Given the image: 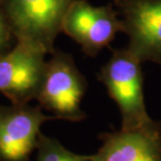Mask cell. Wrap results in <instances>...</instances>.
Instances as JSON below:
<instances>
[{
	"label": "cell",
	"mask_w": 161,
	"mask_h": 161,
	"mask_svg": "<svg viewBox=\"0 0 161 161\" xmlns=\"http://www.w3.org/2000/svg\"><path fill=\"white\" fill-rule=\"evenodd\" d=\"M73 0H0L18 43L44 54L54 51V41Z\"/></svg>",
	"instance_id": "6da1fadb"
},
{
	"label": "cell",
	"mask_w": 161,
	"mask_h": 161,
	"mask_svg": "<svg viewBox=\"0 0 161 161\" xmlns=\"http://www.w3.org/2000/svg\"><path fill=\"white\" fill-rule=\"evenodd\" d=\"M17 43L5 12L0 5V56L8 53Z\"/></svg>",
	"instance_id": "30bf717a"
},
{
	"label": "cell",
	"mask_w": 161,
	"mask_h": 161,
	"mask_svg": "<svg viewBox=\"0 0 161 161\" xmlns=\"http://www.w3.org/2000/svg\"><path fill=\"white\" fill-rule=\"evenodd\" d=\"M128 50L141 63L161 64V0H115Z\"/></svg>",
	"instance_id": "277c9868"
},
{
	"label": "cell",
	"mask_w": 161,
	"mask_h": 161,
	"mask_svg": "<svg viewBox=\"0 0 161 161\" xmlns=\"http://www.w3.org/2000/svg\"><path fill=\"white\" fill-rule=\"evenodd\" d=\"M45 56L18 42L0 56V93L11 104L24 105L36 99L46 66Z\"/></svg>",
	"instance_id": "8992f818"
},
{
	"label": "cell",
	"mask_w": 161,
	"mask_h": 161,
	"mask_svg": "<svg viewBox=\"0 0 161 161\" xmlns=\"http://www.w3.org/2000/svg\"><path fill=\"white\" fill-rule=\"evenodd\" d=\"M61 31L86 54L94 57L121 31V23L117 12L110 5L94 6L87 0H73L64 16Z\"/></svg>",
	"instance_id": "5b68a950"
},
{
	"label": "cell",
	"mask_w": 161,
	"mask_h": 161,
	"mask_svg": "<svg viewBox=\"0 0 161 161\" xmlns=\"http://www.w3.org/2000/svg\"><path fill=\"white\" fill-rule=\"evenodd\" d=\"M87 90V80L75 65L72 56L54 50L46 61L44 76L36 101L53 113L54 118L80 121L86 114L80 103Z\"/></svg>",
	"instance_id": "3957f363"
},
{
	"label": "cell",
	"mask_w": 161,
	"mask_h": 161,
	"mask_svg": "<svg viewBox=\"0 0 161 161\" xmlns=\"http://www.w3.org/2000/svg\"><path fill=\"white\" fill-rule=\"evenodd\" d=\"M94 161H161V124L104 133Z\"/></svg>",
	"instance_id": "ba28073f"
},
{
	"label": "cell",
	"mask_w": 161,
	"mask_h": 161,
	"mask_svg": "<svg viewBox=\"0 0 161 161\" xmlns=\"http://www.w3.org/2000/svg\"><path fill=\"white\" fill-rule=\"evenodd\" d=\"M53 118L40 106H0V161H28L37 149L42 125Z\"/></svg>",
	"instance_id": "52a82bcc"
},
{
	"label": "cell",
	"mask_w": 161,
	"mask_h": 161,
	"mask_svg": "<svg viewBox=\"0 0 161 161\" xmlns=\"http://www.w3.org/2000/svg\"><path fill=\"white\" fill-rule=\"evenodd\" d=\"M37 161H94L92 155H79L67 150L56 138L40 134Z\"/></svg>",
	"instance_id": "9c48e42d"
},
{
	"label": "cell",
	"mask_w": 161,
	"mask_h": 161,
	"mask_svg": "<svg viewBox=\"0 0 161 161\" xmlns=\"http://www.w3.org/2000/svg\"><path fill=\"white\" fill-rule=\"evenodd\" d=\"M140 65V61L127 48L114 51L98 73L99 80L119 109L121 129H137L155 122L144 104Z\"/></svg>",
	"instance_id": "7a4b0ae2"
}]
</instances>
